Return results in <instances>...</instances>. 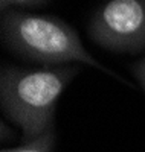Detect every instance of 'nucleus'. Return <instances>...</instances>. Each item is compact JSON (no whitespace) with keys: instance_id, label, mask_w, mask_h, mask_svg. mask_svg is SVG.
<instances>
[{"instance_id":"6","label":"nucleus","mask_w":145,"mask_h":152,"mask_svg":"<svg viewBox=\"0 0 145 152\" xmlns=\"http://www.w3.org/2000/svg\"><path fill=\"white\" fill-rule=\"evenodd\" d=\"M131 72H133V75H135V78L138 79V82L141 84L142 90L145 91V56L133 66Z\"/></svg>"},{"instance_id":"2","label":"nucleus","mask_w":145,"mask_h":152,"mask_svg":"<svg viewBox=\"0 0 145 152\" xmlns=\"http://www.w3.org/2000/svg\"><path fill=\"white\" fill-rule=\"evenodd\" d=\"M0 31L2 40L11 52L29 61L44 67L70 66L72 62H78L95 67L127 84L118 73L92 56L83 46L78 32L61 18L9 9L2 12Z\"/></svg>"},{"instance_id":"3","label":"nucleus","mask_w":145,"mask_h":152,"mask_svg":"<svg viewBox=\"0 0 145 152\" xmlns=\"http://www.w3.org/2000/svg\"><path fill=\"white\" fill-rule=\"evenodd\" d=\"M89 37L113 52L145 47V0H107L90 17Z\"/></svg>"},{"instance_id":"1","label":"nucleus","mask_w":145,"mask_h":152,"mask_svg":"<svg viewBox=\"0 0 145 152\" xmlns=\"http://www.w3.org/2000/svg\"><path fill=\"white\" fill-rule=\"evenodd\" d=\"M80 70V66L2 69V110L5 116L21 129L24 142L55 129L57 104Z\"/></svg>"},{"instance_id":"4","label":"nucleus","mask_w":145,"mask_h":152,"mask_svg":"<svg viewBox=\"0 0 145 152\" xmlns=\"http://www.w3.org/2000/svg\"><path fill=\"white\" fill-rule=\"evenodd\" d=\"M57 142L55 129H50L46 134L34 138V140L24 142L17 148H3L2 152H54Z\"/></svg>"},{"instance_id":"5","label":"nucleus","mask_w":145,"mask_h":152,"mask_svg":"<svg viewBox=\"0 0 145 152\" xmlns=\"http://www.w3.org/2000/svg\"><path fill=\"white\" fill-rule=\"evenodd\" d=\"M49 0H0V11L6 12L9 9H20V8H37L44 5Z\"/></svg>"}]
</instances>
